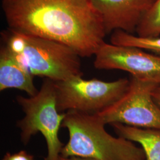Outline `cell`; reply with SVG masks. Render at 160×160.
<instances>
[{
  "mask_svg": "<svg viewBox=\"0 0 160 160\" xmlns=\"http://www.w3.org/2000/svg\"><path fill=\"white\" fill-rule=\"evenodd\" d=\"M106 34L122 30L133 34L155 0H92Z\"/></svg>",
  "mask_w": 160,
  "mask_h": 160,
  "instance_id": "cell-8",
  "label": "cell"
},
{
  "mask_svg": "<svg viewBox=\"0 0 160 160\" xmlns=\"http://www.w3.org/2000/svg\"><path fill=\"white\" fill-rule=\"evenodd\" d=\"M137 36L156 38L160 36V0H155L136 30Z\"/></svg>",
  "mask_w": 160,
  "mask_h": 160,
  "instance_id": "cell-12",
  "label": "cell"
},
{
  "mask_svg": "<svg viewBox=\"0 0 160 160\" xmlns=\"http://www.w3.org/2000/svg\"><path fill=\"white\" fill-rule=\"evenodd\" d=\"M8 29L57 40L94 55L106 33L92 0H2Z\"/></svg>",
  "mask_w": 160,
  "mask_h": 160,
  "instance_id": "cell-1",
  "label": "cell"
},
{
  "mask_svg": "<svg viewBox=\"0 0 160 160\" xmlns=\"http://www.w3.org/2000/svg\"><path fill=\"white\" fill-rule=\"evenodd\" d=\"M158 86L131 77L125 94L112 106L96 114L106 125L119 123L140 128L160 129V108L152 94Z\"/></svg>",
  "mask_w": 160,
  "mask_h": 160,
  "instance_id": "cell-6",
  "label": "cell"
},
{
  "mask_svg": "<svg viewBox=\"0 0 160 160\" xmlns=\"http://www.w3.org/2000/svg\"><path fill=\"white\" fill-rule=\"evenodd\" d=\"M8 31L3 34L5 45L34 76L59 81L82 75L81 57L70 46L57 40Z\"/></svg>",
  "mask_w": 160,
  "mask_h": 160,
  "instance_id": "cell-3",
  "label": "cell"
},
{
  "mask_svg": "<svg viewBox=\"0 0 160 160\" xmlns=\"http://www.w3.org/2000/svg\"><path fill=\"white\" fill-rule=\"evenodd\" d=\"M152 94L155 102L160 108V86H157L155 88L154 90L152 91Z\"/></svg>",
  "mask_w": 160,
  "mask_h": 160,
  "instance_id": "cell-14",
  "label": "cell"
},
{
  "mask_svg": "<svg viewBox=\"0 0 160 160\" xmlns=\"http://www.w3.org/2000/svg\"><path fill=\"white\" fill-rule=\"evenodd\" d=\"M2 160H34V157L27 151L22 150L15 154L6 153Z\"/></svg>",
  "mask_w": 160,
  "mask_h": 160,
  "instance_id": "cell-13",
  "label": "cell"
},
{
  "mask_svg": "<svg viewBox=\"0 0 160 160\" xmlns=\"http://www.w3.org/2000/svg\"><path fill=\"white\" fill-rule=\"evenodd\" d=\"M16 99L24 113L17 122L22 142L27 145L33 136L41 133L48 148L45 160H58L63 147L58 133L66 113L58 110L54 81L46 78L35 96H18Z\"/></svg>",
  "mask_w": 160,
  "mask_h": 160,
  "instance_id": "cell-4",
  "label": "cell"
},
{
  "mask_svg": "<svg viewBox=\"0 0 160 160\" xmlns=\"http://www.w3.org/2000/svg\"><path fill=\"white\" fill-rule=\"evenodd\" d=\"M94 55L96 68L125 71L138 80L160 86V54L147 53L138 47L104 42Z\"/></svg>",
  "mask_w": 160,
  "mask_h": 160,
  "instance_id": "cell-7",
  "label": "cell"
},
{
  "mask_svg": "<svg viewBox=\"0 0 160 160\" xmlns=\"http://www.w3.org/2000/svg\"><path fill=\"white\" fill-rule=\"evenodd\" d=\"M82 76L77 75L54 81L57 107L60 113L75 111L97 114L117 102L127 92L130 84V80L126 78L107 82L84 80Z\"/></svg>",
  "mask_w": 160,
  "mask_h": 160,
  "instance_id": "cell-5",
  "label": "cell"
},
{
  "mask_svg": "<svg viewBox=\"0 0 160 160\" xmlns=\"http://www.w3.org/2000/svg\"><path fill=\"white\" fill-rule=\"evenodd\" d=\"M105 125L97 114L66 112L61 127L68 131L69 138L61 155L96 160H146L141 147L124 138L111 135Z\"/></svg>",
  "mask_w": 160,
  "mask_h": 160,
  "instance_id": "cell-2",
  "label": "cell"
},
{
  "mask_svg": "<svg viewBox=\"0 0 160 160\" xmlns=\"http://www.w3.org/2000/svg\"><path fill=\"white\" fill-rule=\"evenodd\" d=\"M110 42L116 45L140 48L160 55V36L142 38L122 30H116L111 36Z\"/></svg>",
  "mask_w": 160,
  "mask_h": 160,
  "instance_id": "cell-11",
  "label": "cell"
},
{
  "mask_svg": "<svg viewBox=\"0 0 160 160\" xmlns=\"http://www.w3.org/2000/svg\"><path fill=\"white\" fill-rule=\"evenodd\" d=\"M58 160H96L90 158H84L80 157H64L61 155L59 156Z\"/></svg>",
  "mask_w": 160,
  "mask_h": 160,
  "instance_id": "cell-15",
  "label": "cell"
},
{
  "mask_svg": "<svg viewBox=\"0 0 160 160\" xmlns=\"http://www.w3.org/2000/svg\"><path fill=\"white\" fill-rule=\"evenodd\" d=\"M31 73L13 53L4 45L0 50V91L15 88L25 92L29 96H35L39 90L33 82Z\"/></svg>",
  "mask_w": 160,
  "mask_h": 160,
  "instance_id": "cell-9",
  "label": "cell"
},
{
  "mask_svg": "<svg viewBox=\"0 0 160 160\" xmlns=\"http://www.w3.org/2000/svg\"><path fill=\"white\" fill-rule=\"evenodd\" d=\"M110 125L119 137L139 143L146 160H160V129L140 128L119 123Z\"/></svg>",
  "mask_w": 160,
  "mask_h": 160,
  "instance_id": "cell-10",
  "label": "cell"
}]
</instances>
